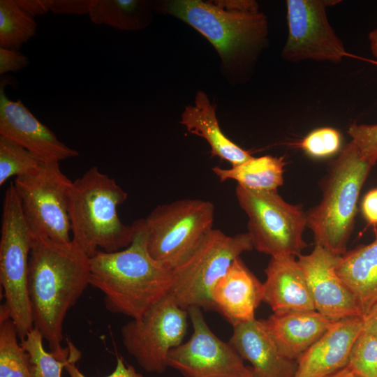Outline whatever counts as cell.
Segmentation results:
<instances>
[{
    "label": "cell",
    "instance_id": "obj_9",
    "mask_svg": "<svg viewBox=\"0 0 377 377\" xmlns=\"http://www.w3.org/2000/svg\"><path fill=\"white\" fill-rule=\"evenodd\" d=\"M214 206L185 198L156 206L144 219L150 255L172 269L184 260L213 229Z\"/></svg>",
    "mask_w": 377,
    "mask_h": 377
},
{
    "label": "cell",
    "instance_id": "obj_25",
    "mask_svg": "<svg viewBox=\"0 0 377 377\" xmlns=\"http://www.w3.org/2000/svg\"><path fill=\"white\" fill-rule=\"evenodd\" d=\"M43 337L40 332L33 328L20 343L28 355L33 377H61V371L67 364L75 363L81 357V353L68 340L69 357L66 360L57 358L53 353H47L43 345Z\"/></svg>",
    "mask_w": 377,
    "mask_h": 377
},
{
    "label": "cell",
    "instance_id": "obj_11",
    "mask_svg": "<svg viewBox=\"0 0 377 377\" xmlns=\"http://www.w3.org/2000/svg\"><path fill=\"white\" fill-rule=\"evenodd\" d=\"M188 317V311L168 295L141 318L121 327L123 345L145 371L163 374L170 351L183 343Z\"/></svg>",
    "mask_w": 377,
    "mask_h": 377
},
{
    "label": "cell",
    "instance_id": "obj_18",
    "mask_svg": "<svg viewBox=\"0 0 377 377\" xmlns=\"http://www.w3.org/2000/svg\"><path fill=\"white\" fill-rule=\"evenodd\" d=\"M265 273L263 302L273 313L316 311L305 275L295 256L271 257Z\"/></svg>",
    "mask_w": 377,
    "mask_h": 377
},
{
    "label": "cell",
    "instance_id": "obj_10",
    "mask_svg": "<svg viewBox=\"0 0 377 377\" xmlns=\"http://www.w3.org/2000/svg\"><path fill=\"white\" fill-rule=\"evenodd\" d=\"M13 185L33 238L70 244L68 207L73 182L59 163H43L36 172L16 177Z\"/></svg>",
    "mask_w": 377,
    "mask_h": 377
},
{
    "label": "cell",
    "instance_id": "obj_21",
    "mask_svg": "<svg viewBox=\"0 0 377 377\" xmlns=\"http://www.w3.org/2000/svg\"><path fill=\"white\" fill-rule=\"evenodd\" d=\"M180 124L188 131L205 139L212 156L228 161L232 166L246 162L253 156L230 140L221 131L217 117L216 104H212L203 91H197L193 105H187L181 115Z\"/></svg>",
    "mask_w": 377,
    "mask_h": 377
},
{
    "label": "cell",
    "instance_id": "obj_19",
    "mask_svg": "<svg viewBox=\"0 0 377 377\" xmlns=\"http://www.w3.org/2000/svg\"><path fill=\"white\" fill-rule=\"evenodd\" d=\"M228 342L262 377H294L297 362L281 353L263 319L233 327Z\"/></svg>",
    "mask_w": 377,
    "mask_h": 377
},
{
    "label": "cell",
    "instance_id": "obj_31",
    "mask_svg": "<svg viewBox=\"0 0 377 377\" xmlns=\"http://www.w3.org/2000/svg\"><path fill=\"white\" fill-rule=\"evenodd\" d=\"M348 133L363 158L373 165L377 162V124H351Z\"/></svg>",
    "mask_w": 377,
    "mask_h": 377
},
{
    "label": "cell",
    "instance_id": "obj_3",
    "mask_svg": "<svg viewBox=\"0 0 377 377\" xmlns=\"http://www.w3.org/2000/svg\"><path fill=\"white\" fill-rule=\"evenodd\" d=\"M132 226L128 246L110 253L98 250L90 257L89 284L103 293L108 311L138 319L170 293L172 268L149 253L144 219Z\"/></svg>",
    "mask_w": 377,
    "mask_h": 377
},
{
    "label": "cell",
    "instance_id": "obj_15",
    "mask_svg": "<svg viewBox=\"0 0 377 377\" xmlns=\"http://www.w3.org/2000/svg\"><path fill=\"white\" fill-rule=\"evenodd\" d=\"M0 135L5 136L31 152L43 163L76 157L79 152L60 141L20 100L11 101L0 87Z\"/></svg>",
    "mask_w": 377,
    "mask_h": 377
},
{
    "label": "cell",
    "instance_id": "obj_1",
    "mask_svg": "<svg viewBox=\"0 0 377 377\" xmlns=\"http://www.w3.org/2000/svg\"><path fill=\"white\" fill-rule=\"evenodd\" d=\"M89 280L90 257L73 241L61 244L33 238L28 294L34 327L61 360L69 357V348L61 347L66 313L90 285Z\"/></svg>",
    "mask_w": 377,
    "mask_h": 377
},
{
    "label": "cell",
    "instance_id": "obj_38",
    "mask_svg": "<svg viewBox=\"0 0 377 377\" xmlns=\"http://www.w3.org/2000/svg\"><path fill=\"white\" fill-rule=\"evenodd\" d=\"M368 38L371 53L376 59L374 61H377V28L369 32Z\"/></svg>",
    "mask_w": 377,
    "mask_h": 377
},
{
    "label": "cell",
    "instance_id": "obj_34",
    "mask_svg": "<svg viewBox=\"0 0 377 377\" xmlns=\"http://www.w3.org/2000/svg\"><path fill=\"white\" fill-rule=\"evenodd\" d=\"M75 363L70 362L66 364L65 369L69 377H87L82 374L75 367ZM105 377H146L138 372L130 364H125L123 358L120 356L117 357V364L114 370L108 376Z\"/></svg>",
    "mask_w": 377,
    "mask_h": 377
},
{
    "label": "cell",
    "instance_id": "obj_39",
    "mask_svg": "<svg viewBox=\"0 0 377 377\" xmlns=\"http://www.w3.org/2000/svg\"><path fill=\"white\" fill-rule=\"evenodd\" d=\"M326 377H357L348 365Z\"/></svg>",
    "mask_w": 377,
    "mask_h": 377
},
{
    "label": "cell",
    "instance_id": "obj_28",
    "mask_svg": "<svg viewBox=\"0 0 377 377\" xmlns=\"http://www.w3.org/2000/svg\"><path fill=\"white\" fill-rule=\"evenodd\" d=\"M43 162L16 142L0 135V185L9 178L36 172Z\"/></svg>",
    "mask_w": 377,
    "mask_h": 377
},
{
    "label": "cell",
    "instance_id": "obj_13",
    "mask_svg": "<svg viewBox=\"0 0 377 377\" xmlns=\"http://www.w3.org/2000/svg\"><path fill=\"white\" fill-rule=\"evenodd\" d=\"M187 311L192 334L187 341L170 351L168 367L184 377H244L249 367L229 342L212 331L202 309L193 306Z\"/></svg>",
    "mask_w": 377,
    "mask_h": 377
},
{
    "label": "cell",
    "instance_id": "obj_8",
    "mask_svg": "<svg viewBox=\"0 0 377 377\" xmlns=\"http://www.w3.org/2000/svg\"><path fill=\"white\" fill-rule=\"evenodd\" d=\"M235 195L247 215L253 249L271 257H297L308 246L303 237L306 212L302 205L287 202L277 191H252L239 185Z\"/></svg>",
    "mask_w": 377,
    "mask_h": 377
},
{
    "label": "cell",
    "instance_id": "obj_23",
    "mask_svg": "<svg viewBox=\"0 0 377 377\" xmlns=\"http://www.w3.org/2000/svg\"><path fill=\"white\" fill-rule=\"evenodd\" d=\"M285 165L283 157L267 155L253 157L230 168L214 167L212 171L221 182L232 179L246 189L275 191L283 184Z\"/></svg>",
    "mask_w": 377,
    "mask_h": 377
},
{
    "label": "cell",
    "instance_id": "obj_22",
    "mask_svg": "<svg viewBox=\"0 0 377 377\" xmlns=\"http://www.w3.org/2000/svg\"><path fill=\"white\" fill-rule=\"evenodd\" d=\"M335 271L353 294L364 316L377 303V239L347 251Z\"/></svg>",
    "mask_w": 377,
    "mask_h": 377
},
{
    "label": "cell",
    "instance_id": "obj_14",
    "mask_svg": "<svg viewBox=\"0 0 377 377\" xmlns=\"http://www.w3.org/2000/svg\"><path fill=\"white\" fill-rule=\"evenodd\" d=\"M340 258L318 245L310 253L297 256L316 311L332 321L363 317L353 294L335 271Z\"/></svg>",
    "mask_w": 377,
    "mask_h": 377
},
{
    "label": "cell",
    "instance_id": "obj_36",
    "mask_svg": "<svg viewBox=\"0 0 377 377\" xmlns=\"http://www.w3.org/2000/svg\"><path fill=\"white\" fill-rule=\"evenodd\" d=\"M361 210L369 223L377 224V188L371 189L364 196Z\"/></svg>",
    "mask_w": 377,
    "mask_h": 377
},
{
    "label": "cell",
    "instance_id": "obj_32",
    "mask_svg": "<svg viewBox=\"0 0 377 377\" xmlns=\"http://www.w3.org/2000/svg\"><path fill=\"white\" fill-rule=\"evenodd\" d=\"M29 64V59L17 50L0 47V74L15 72Z\"/></svg>",
    "mask_w": 377,
    "mask_h": 377
},
{
    "label": "cell",
    "instance_id": "obj_16",
    "mask_svg": "<svg viewBox=\"0 0 377 377\" xmlns=\"http://www.w3.org/2000/svg\"><path fill=\"white\" fill-rule=\"evenodd\" d=\"M362 330V317L334 321L297 360L294 377H326L347 366Z\"/></svg>",
    "mask_w": 377,
    "mask_h": 377
},
{
    "label": "cell",
    "instance_id": "obj_29",
    "mask_svg": "<svg viewBox=\"0 0 377 377\" xmlns=\"http://www.w3.org/2000/svg\"><path fill=\"white\" fill-rule=\"evenodd\" d=\"M348 365L357 377H377V338L362 332L352 348Z\"/></svg>",
    "mask_w": 377,
    "mask_h": 377
},
{
    "label": "cell",
    "instance_id": "obj_41",
    "mask_svg": "<svg viewBox=\"0 0 377 377\" xmlns=\"http://www.w3.org/2000/svg\"><path fill=\"white\" fill-rule=\"evenodd\" d=\"M372 63H373L374 64L377 65V61H372Z\"/></svg>",
    "mask_w": 377,
    "mask_h": 377
},
{
    "label": "cell",
    "instance_id": "obj_33",
    "mask_svg": "<svg viewBox=\"0 0 377 377\" xmlns=\"http://www.w3.org/2000/svg\"><path fill=\"white\" fill-rule=\"evenodd\" d=\"M92 0H51L50 11L55 14H88Z\"/></svg>",
    "mask_w": 377,
    "mask_h": 377
},
{
    "label": "cell",
    "instance_id": "obj_2",
    "mask_svg": "<svg viewBox=\"0 0 377 377\" xmlns=\"http://www.w3.org/2000/svg\"><path fill=\"white\" fill-rule=\"evenodd\" d=\"M154 13L186 23L214 47L232 84L244 77L267 36V21L253 0L151 1Z\"/></svg>",
    "mask_w": 377,
    "mask_h": 377
},
{
    "label": "cell",
    "instance_id": "obj_24",
    "mask_svg": "<svg viewBox=\"0 0 377 377\" xmlns=\"http://www.w3.org/2000/svg\"><path fill=\"white\" fill-rule=\"evenodd\" d=\"M154 13L151 1L92 0L88 15L96 24L135 31L150 25Z\"/></svg>",
    "mask_w": 377,
    "mask_h": 377
},
{
    "label": "cell",
    "instance_id": "obj_30",
    "mask_svg": "<svg viewBox=\"0 0 377 377\" xmlns=\"http://www.w3.org/2000/svg\"><path fill=\"white\" fill-rule=\"evenodd\" d=\"M340 133L332 127H321L311 131L300 143V148L313 158H325L339 151Z\"/></svg>",
    "mask_w": 377,
    "mask_h": 377
},
{
    "label": "cell",
    "instance_id": "obj_17",
    "mask_svg": "<svg viewBox=\"0 0 377 377\" xmlns=\"http://www.w3.org/2000/svg\"><path fill=\"white\" fill-rule=\"evenodd\" d=\"M210 297L212 309L235 327L256 319V310L263 302V283L239 257L214 285Z\"/></svg>",
    "mask_w": 377,
    "mask_h": 377
},
{
    "label": "cell",
    "instance_id": "obj_27",
    "mask_svg": "<svg viewBox=\"0 0 377 377\" xmlns=\"http://www.w3.org/2000/svg\"><path fill=\"white\" fill-rule=\"evenodd\" d=\"M9 318L0 319V377H33L27 353Z\"/></svg>",
    "mask_w": 377,
    "mask_h": 377
},
{
    "label": "cell",
    "instance_id": "obj_7",
    "mask_svg": "<svg viewBox=\"0 0 377 377\" xmlns=\"http://www.w3.org/2000/svg\"><path fill=\"white\" fill-rule=\"evenodd\" d=\"M253 249L248 232L234 236L213 228L195 249L172 269L168 294L182 309H212L211 291L232 263L244 252Z\"/></svg>",
    "mask_w": 377,
    "mask_h": 377
},
{
    "label": "cell",
    "instance_id": "obj_35",
    "mask_svg": "<svg viewBox=\"0 0 377 377\" xmlns=\"http://www.w3.org/2000/svg\"><path fill=\"white\" fill-rule=\"evenodd\" d=\"M17 6L27 14L35 18L50 11L51 0H15Z\"/></svg>",
    "mask_w": 377,
    "mask_h": 377
},
{
    "label": "cell",
    "instance_id": "obj_5",
    "mask_svg": "<svg viewBox=\"0 0 377 377\" xmlns=\"http://www.w3.org/2000/svg\"><path fill=\"white\" fill-rule=\"evenodd\" d=\"M374 165L350 141L332 162L321 182L320 202L306 212L315 245L343 256L355 225L361 189Z\"/></svg>",
    "mask_w": 377,
    "mask_h": 377
},
{
    "label": "cell",
    "instance_id": "obj_4",
    "mask_svg": "<svg viewBox=\"0 0 377 377\" xmlns=\"http://www.w3.org/2000/svg\"><path fill=\"white\" fill-rule=\"evenodd\" d=\"M127 197L115 179L96 166L73 182L68 207L72 241L89 257L98 250L114 252L131 244L133 227L123 223L117 211Z\"/></svg>",
    "mask_w": 377,
    "mask_h": 377
},
{
    "label": "cell",
    "instance_id": "obj_6",
    "mask_svg": "<svg viewBox=\"0 0 377 377\" xmlns=\"http://www.w3.org/2000/svg\"><path fill=\"white\" fill-rule=\"evenodd\" d=\"M33 237L24 219L13 183L6 190L0 239V283L5 302L0 318H9L19 339L34 327L28 294L29 254Z\"/></svg>",
    "mask_w": 377,
    "mask_h": 377
},
{
    "label": "cell",
    "instance_id": "obj_26",
    "mask_svg": "<svg viewBox=\"0 0 377 377\" xmlns=\"http://www.w3.org/2000/svg\"><path fill=\"white\" fill-rule=\"evenodd\" d=\"M35 18L24 12L15 0L0 1V47L17 50L36 33Z\"/></svg>",
    "mask_w": 377,
    "mask_h": 377
},
{
    "label": "cell",
    "instance_id": "obj_20",
    "mask_svg": "<svg viewBox=\"0 0 377 377\" xmlns=\"http://www.w3.org/2000/svg\"><path fill=\"white\" fill-rule=\"evenodd\" d=\"M263 320L281 353L295 362L334 322L317 311L273 313Z\"/></svg>",
    "mask_w": 377,
    "mask_h": 377
},
{
    "label": "cell",
    "instance_id": "obj_37",
    "mask_svg": "<svg viewBox=\"0 0 377 377\" xmlns=\"http://www.w3.org/2000/svg\"><path fill=\"white\" fill-rule=\"evenodd\" d=\"M362 332L377 338V303L362 317Z\"/></svg>",
    "mask_w": 377,
    "mask_h": 377
},
{
    "label": "cell",
    "instance_id": "obj_12",
    "mask_svg": "<svg viewBox=\"0 0 377 377\" xmlns=\"http://www.w3.org/2000/svg\"><path fill=\"white\" fill-rule=\"evenodd\" d=\"M340 1L287 0L288 38L281 54L284 59L340 62L347 55L344 45L331 27L326 8Z\"/></svg>",
    "mask_w": 377,
    "mask_h": 377
},
{
    "label": "cell",
    "instance_id": "obj_40",
    "mask_svg": "<svg viewBox=\"0 0 377 377\" xmlns=\"http://www.w3.org/2000/svg\"><path fill=\"white\" fill-rule=\"evenodd\" d=\"M244 377H262L251 367H249V371Z\"/></svg>",
    "mask_w": 377,
    "mask_h": 377
}]
</instances>
